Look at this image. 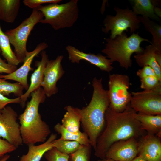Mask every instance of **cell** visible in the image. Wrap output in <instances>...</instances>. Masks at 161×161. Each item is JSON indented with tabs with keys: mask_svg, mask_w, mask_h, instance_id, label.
Returning <instances> with one entry per match:
<instances>
[{
	"mask_svg": "<svg viewBox=\"0 0 161 161\" xmlns=\"http://www.w3.org/2000/svg\"><path fill=\"white\" fill-rule=\"evenodd\" d=\"M137 113L130 103L122 112L114 111L109 106L105 113L106 126L97 139L95 156L105 158L107 151L114 143L132 137L139 140L146 134L136 117Z\"/></svg>",
	"mask_w": 161,
	"mask_h": 161,
	"instance_id": "6da1fadb",
	"label": "cell"
},
{
	"mask_svg": "<svg viewBox=\"0 0 161 161\" xmlns=\"http://www.w3.org/2000/svg\"><path fill=\"white\" fill-rule=\"evenodd\" d=\"M102 80V78H94L91 100L88 106L81 109L82 128L95 151L97 139L104 128L105 113L110 104L108 90L104 89Z\"/></svg>",
	"mask_w": 161,
	"mask_h": 161,
	"instance_id": "7a4b0ae2",
	"label": "cell"
},
{
	"mask_svg": "<svg viewBox=\"0 0 161 161\" xmlns=\"http://www.w3.org/2000/svg\"><path fill=\"white\" fill-rule=\"evenodd\" d=\"M30 95L31 100L18 117L23 143L27 145L44 142L51 132L49 126L42 120L38 112L40 104L46 97L43 88H38Z\"/></svg>",
	"mask_w": 161,
	"mask_h": 161,
	"instance_id": "3957f363",
	"label": "cell"
},
{
	"mask_svg": "<svg viewBox=\"0 0 161 161\" xmlns=\"http://www.w3.org/2000/svg\"><path fill=\"white\" fill-rule=\"evenodd\" d=\"M105 40V47L102 52L105 54L112 63L117 62L121 67L126 70L132 66V54L143 52L144 49L140 46L141 43L146 41L151 44L148 39L140 36L138 32L133 33L128 37L123 32L114 39L108 38Z\"/></svg>",
	"mask_w": 161,
	"mask_h": 161,
	"instance_id": "277c9868",
	"label": "cell"
},
{
	"mask_svg": "<svg viewBox=\"0 0 161 161\" xmlns=\"http://www.w3.org/2000/svg\"><path fill=\"white\" fill-rule=\"evenodd\" d=\"M78 0H71L61 4L51 3L40 6L37 8L44 18L40 23L48 24L55 30L71 27L78 18Z\"/></svg>",
	"mask_w": 161,
	"mask_h": 161,
	"instance_id": "5b68a950",
	"label": "cell"
},
{
	"mask_svg": "<svg viewBox=\"0 0 161 161\" xmlns=\"http://www.w3.org/2000/svg\"><path fill=\"white\" fill-rule=\"evenodd\" d=\"M43 18L42 13L37 8H34L29 17L18 26L4 32L14 47V53L19 63L23 62L28 52L27 42L31 31Z\"/></svg>",
	"mask_w": 161,
	"mask_h": 161,
	"instance_id": "8992f818",
	"label": "cell"
},
{
	"mask_svg": "<svg viewBox=\"0 0 161 161\" xmlns=\"http://www.w3.org/2000/svg\"><path fill=\"white\" fill-rule=\"evenodd\" d=\"M114 10L116 12L115 16L107 15L103 21L104 27L102 29L105 33L111 31L109 38H114L117 35H120L125 30L129 28L131 33H134L140 26V21L137 16L132 10L128 8L122 9L115 7Z\"/></svg>",
	"mask_w": 161,
	"mask_h": 161,
	"instance_id": "52a82bcc",
	"label": "cell"
},
{
	"mask_svg": "<svg viewBox=\"0 0 161 161\" xmlns=\"http://www.w3.org/2000/svg\"><path fill=\"white\" fill-rule=\"evenodd\" d=\"M130 84V78L127 75L114 74L109 75V106L114 111L123 112L130 103L132 95L128 90Z\"/></svg>",
	"mask_w": 161,
	"mask_h": 161,
	"instance_id": "ba28073f",
	"label": "cell"
},
{
	"mask_svg": "<svg viewBox=\"0 0 161 161\" xmlns=\"http://www.w3.org/2000/svg\"><path fill=\"white\" fill-rule=\"evenodd\" d=\"M130 104L138 113L161 114V86L153 89L131 92Z\"/></svg>",
	"mask_w": 161,
	"mask_h": 161,
	"instance_id": "9c48e42d",
	"label": "cell"
},
{
	"mask_svg": "<svg viewBox=\"0 0 161 161\" xmlns=\"http://www.w3.org/2000/svg\"><path fill=\"white\" fill-rule=\"evenodd\" d=\"M17 117V112L10 106L0 111V137L16 148L23 143Z\"/></svg>",
	"mask_w": 161,
	"mask_h": 161,
	"instance_id": "30bf717a",
	"label": "cell"
},
{
	"mask_svg": "<svg viewBox=\"0 0 161 161\" xmlns=\"http://www.w3.org/2000/svg\"><path fill=\"white\" fill-rule=\"evenodd\" d=\"M63 58V55L58 56L55 59L49 60L45 66L41 87L47 97L58 91L57 83L65 73L61 64Z\"/></svg>",
	"mask_w": 161,
	"mask_h": 161,
	"instance_id": "8fae6325",
	"label": "cell"
},
{
	"mask_svg": "<svg viewBox=\"0 0 161 161\" xmlns=\"http://www.w3.org/2000/svg\"><path fill=\"white\" fill-rule=\"evenodd\" d=\"M137 141L132 137L114 143L107 151L105 158L117 161H132L137 155Z\"/></svg>",
	"mask_w": 161,
	"mask_h": 161,
	"instance_id": "7c38bea8",
	"label": "cell"
},
{
	"mask_svg": "<svg viewBox=\"0 0 161 161\" xmlns=\"http://www.w3.org/2000/svg\"><path fill=\"white\" fill-rule=\"evenodd\" d=\"M48 47L45 42L38 44L33 50L27 52L22 65L11 73L6 75H0V78L5 80H10L15 81L20 84L26 90L28 88L27 77L29 72L33 70L31 65L34 58Z\"/></svg>",
	"mask_w": 161,
	"mask_h": 161,
	"instance_id": "4fadbf2b",
	"label": "cell"
},
{
	"mask_svg": "<svg viewBox=\"0 0 161 161\" xmlns=\"http://www.w3.org/2000/svg\"><path fill=\"white\" fill-rule=\"evenodd\" d=\"M66 49L68 54V59L72 63L78 64L81 60H85L102 71L108 73L114 68L112 66L113 63L109 59L107 58L106 56L101 54L85 53L70 45L66 46Z\"/></svg>",
	"mask_w": 161,
	"mask_h": 161,
	"instance_id": "5bb4252c",
	"label": "cell"
},
{
	"mask_svg": "<svg viewBox=\"0 0 161 161\" xmlns=\"http://www.w3.org/2000/svg\"><path fill=\"white\" fill-rule=\"evenodd\" d=\"M137 155L148 161H161V138L147 133L137 141Z\"/></svg>",
	"mask_w": 161,
	"mask_h": 161,
	"instance_id": "9a60e30c",
	"label": "cell"
},
{
	"mask_svg": "<svg viewBox=\"0 0 161 161\" xmlns=\"http://www.w3.org/2000/svg\"><path fill=\"white\" fill-rule=\"evenodd\" d=\"M49 61L46 52L44 50L42 51L41 60L36 61L35 62L37 68L31 75L30 85L26 92L20 97L21 100L20 105L22 108L25 107L26 101L31 93L41 87L44 71Z\"/></svg>",
	"mask_w": 161,
	"mask_h": 161,
	"instance_id": "2e32d148",
	"label": "cell"
},
{
	"mask_svg": "<svg viewBox=\"0 0 161 161\" xmlns=\"http://www.w3.org/2000/svg\"><path fill=\"white\" fill-rule=\"evenodd\" d=\"M157 50L158 49L152 45H150L145 47L143 52L136 54L134 57L139 66L143 67L148 66L151 67L161 80V67L157 63L155 58V53Z\"/></svg>",
	"mask_w": 161,
	"mask_h": 161,
	"instance_id": "e0dca14e",
	"label": "cell"
},
{
	"mask_svg": "<svg viewBox=\"0 0 161 161\" xmlns=\"http://www.w3.org/2000/svg\"><path fill=\"white\" fill-rule=\"evenodd\" d=\"M57 137L56 134L52 133L47 140L42 144L38 145H28L27 153L22 155L19 161H40L44 154L53 148L52 144Z\"/></svg>",
	"mask_w": 161,
	"mask_h": 161,
	"instance_id": "ac0fdd59",
	"label": "cell"
},
{
	"mask_svg": "<svg viewBox=\"0 0 161 161\" xmlns=\"http://www.w3.org/2000/svg\"><path fill=\"white\" fill-rule=\"evenodd\" d=\"M64 109L66 112L61 120V125L70 132L77 133L79 131L81 109L70 105L66 106Z\"/></svg>",
	"mask_w": 161,
	"mask_h": 161,
	"instance_id": "d6986e66",
	"label": "cell"
},
{
	"mask_svg": "<svg viewBox=\"0 0 161 161\" xmlns=\"http://www.w3.org/2000/svg\"><path fill=\"white\" fill-rule=\"evenodd\" d=\"M20 4V0H0V20L13 23L18 15Z\"/></svg>",
	"mask_w": 161,
	"mask_h": 161,
	"instance_id": "ffe728a7",
	"label": "cell"
},
{
	"mask_svg": "<svg viewBox=\"0 0 161 161\" xmlns=\"http://www.w3.org/2000/svg\"><path fill=\"white\" fill-rule=\"evenodd\" d=\"M136 117L143 129L156 135L161 131V114L151 115L137 113Z\"/></svg>",
	"mask_w": 161,
	"mask_h": 161,
	"instance_id": "44dd1931",
	"label": "cell"
},
{
	"mask_svg": "<svg viewBox=\"0 0 161 161\" xmlns=\"http://www.w3.org/2000/svg\"><path fill=\"white\" fill-rule=\"evenodd\" d=\"M55 131L61 135L60 139L70 141H76L81 145H91L87 135L84 132L80 131L73 133L67 131L61 125L58 123L54 126Z\"/></svg>",
	"mask_w": 161,
	"mask_h": 161,
	"instance_id": "7402d4cb",
	"label": "cell"
},
{
	"mask_svg": "<svg viewBox=\"0 0 161 161\" xmlns=\"http://www.w3.org/2000/svg\"><path fill=\"white\" fill-rule=\"evenodd\" d=\"M140 23H142L145 30L152 36L151 44L158 50L161 51V27L151 21L148 17L138 16Z\"/></svg>",
	"mask_w": 161,
	"mask_h": 161,
	"instance_id": "603a6c76",
	"label": "cell"
},
{
	"mask_svg": "<svg viewBox=\"0 0 161 161\" xmlns=\"http://www.w3.org/2000/svg\"><path fill=\"white\" fill-rule=\"evenodd\" d=\"M132 4L133 13L136 16L140 14L143 16L158 20L159 17L154 13V6L151 0H134L131 1Z\"/></svg>",
	"mask_w": 161,
	"mask_h": 161,
	"instance_id": "cb8c5ba5",
	"label": "cell"
},
{
	"mask_svg": "<svg viewBox=\"0 0 161 161\" xmlns=\"http://www.w3.org/2000/svg\"><path fill=\"white\" fill-rule=\"evenodd\" d=\"M8 38L2 31L0 24V49L1 55L8 64L17 66L20 63L12 50Z\"/></svg>",
	"mask_w": 161,
	"mask_h": 161,
	"instance_id": "d4e9b609",
	"label": "cell"
},
{
	"mask_svg": "<svg viewBox=\"0 0 161 161\" xmlns=\"http://www.w3.org/2000/svg\"><path fill=\"white\" fill-rule=\"evenodd\" d=\"M24 88L19 83H12L0 78V93L4 96H8L13 93L18 97H21L23 94Z\"/></svg>",
	"mask_w": 161,
	"mask_h": 161,
	"instance_id": "484cf974",
	"label": "cell"
},
{
	"mask_svg": "<svg viewBox=\"0 0 161 161\" xmlns=\"http://www.w3.org/2000/svg\"><path fill=\"white\" fill-rule=\"evenodd\" d=\"M81 145L76 141L64 140L60 138L54 141L52 146L61 153L69 155L78 149Z\"/></svg>",
	"mask_w": 161,
	"mask_h": 161,
	"instance_id": "4316f807",
	"label": "cell"
},
{
	"mask_svg": "<svg viewBox=\"0 0 161 161\" xmlns=\"http://www.w3.org/2000/svg\"><path fill=\"white\" fill-rule=\"evenodd\" d=\"M92 147L91 145H81L78 149L69 155V161H89Z\"/></svg>",
	"mask_w": 161,
	"mask_h": 161,
	"instance_id": "83f0119b",
	"label": "cell"
},
{
	"mask_svg": "<svg viewBox=\"0 0 161 161\" xmlns=\"http://www.w3.org/2000/svg\"><path fill=\"white\" fill-rule=\"evenodd\" d=\"M140 79V87L144 90L154 89L161 86V80L157 75L148 76Z\"/></svg>",
	"mask_w": 161,
	"mask_h": 161,
	"instance_id": "f1b7e54d",
	"label": "cell"
},
{
	"mask_svg": "<svg viewBox=\"0 0 161 161\" xmlns=\"http://www.w3.org/2000/svg\"><path fill=\"white\" fill-rule=\"evenodd\" d=\"M47 161H69V155L61 153L53 147L44 155Z\"/></svg>",
	"mask_w": 161,
	"mask_h": 161,
	"instance_id": "f546056e",
	"label": "cell"
},
{
	"mask_svg": "<svg viewBox=\"0 0 161 161\" xmlns=\"http://www.w3.org/2000/svg\"><path fill=\"white\" fill-rule=\"evenodd\" d=\"M61 1V0H24L23 2L25 5L34 9L38 8L42 4L59 3Z\"/></svg>",
	"mask_w": 161,
	"mask_h": 161,
	"instance_id": "4dcf8cb0",
	"label": "cell"
},
{
	"mask_svg": "<svg viewBox=\"0 0 161 161\" xmlns=\"http://www.w3.org/2000/svg\"><path fill=\"white\" fill-rule=\"evenodd\" d=\"M16 148L7 141L0 137V157L15 150Z\"/></svg>",
	"mask_w": 161,
	"mask_h": 161,
	"instance_id": "1f68e13d",
	"label": "cell"
},
{
	"mask_svg": "<svg viewBox=\"0 0 161 161\" xmlns=\"http://www.w3.org/2000/svg\"><path fill=\"white\" fill-rule=\"evenodd\" d=\"M1 51L0 49V55ZM17 69V66L6 63L2 59L0 56V73H6L9 74L12 73Z\"/></svg>",
	"mask_w": 161,
	"mask_h": 161,
	"instance_id": "d6a6232c",
	"label": "cell"
},
{
	"mask_svg": "<svg viewBox=\"0 0 161 161\" xmlns=\"http://www.w3.org/2000/svg\"><path fill=\"white\" fill-rule=\"evenodd\" d=\"M21 100L19 97L15 98H9L0 93V111L3 109L9 103L20 104Z\"/></svg>",
	"mask_w": 161,
	"mask_h": 161,
	"instance_id": "836d02e7",
	"label": "cell"
},
{
	"mask_svg": "<svg viewBox=\"0 0 161 161\" xmlns=\"http://www.w3.org/2000/svg\"><path fill=\"white\" fill-rule=\"evenodd\" d=\"M136 74L140 79L148 76L157 75L154 70L148 66H143L141 69L138 70Z\"/></svg>",
	"mask_w": 161,
	"mask_h": 161,
	"instance_id": "e575fe53",
	"label": "cell"
},
{
	"mask_svg": "<svg viewBox=\"0 0 161 161\" xmlns=\"http://www.w3.org/2000/svg\"><path fill=\"white\" fill-rule=\"evenodd\" d=\"M154 13L158 17L161 18V11L160 8L157 7L156 6H155L154 5Z\"/></svg>",
	"mask_w": 161,
	"mask_h": 161,
	"instance_id": "d590c367",
	"label": "cell"
},
{
	"mask_svg": "<svg viewBox=\"0 0 161 161\" xmlns=\"http://www.w3.org/2000/svg\"><path fill=\"white\" fill-rule=\"evenodd\" d=\"M10 156L7 154H5L0 157V161H7L9 158Z\"/></svg>",
	"mask_w": 161,
	"mask_h": 161,
	"instance_id": "8d00e7d4",
	"label": "cell"
},
{
	"mask_svg": "<svg viewBox=\"0 0 161 161\" xmlns=\"http://www.w3.org/2000/svg\"><path fill=\"white\" fill-rule=\"evenodd\" d=\"M132 161H148L141 157L137 156Z\"/></svg>",
	"mask_w": 161,
	"mask_h": 161,
	"instance_id": "74e56055",
	"label": "cell"
},
{
	"mask_svg": "<svg viewBox=\"0 0 161 161\" xmlns=\"http://www.w3.org/2000/svg\"><path fill=\"white\" fill-rule=\"evenodd\" d=\"M97 161H117L110 159L104 158L103 159H100Z\"/></svg>",
	"mask_w": 161,
	"mask_h": 161,
	"instance_id": "f35d334b",
	"label": "cell"
}]
</instances>
